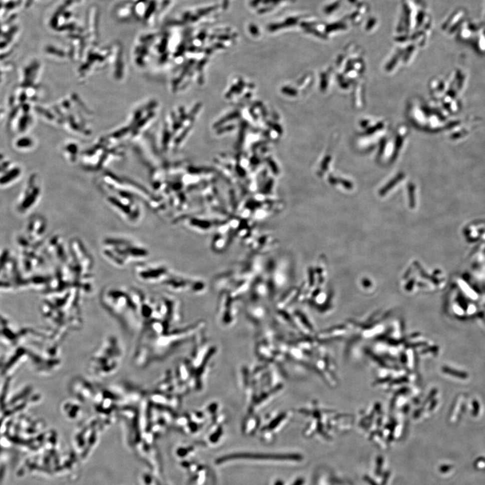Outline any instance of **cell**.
Returning <instances> with one entry per match:
<instances>
[{
    "instance_id": "6da1fadb",
    "label": "cell",
    "mask_w": 485,
    "mask_h": 485,
    "mask_svg": "<svg viewBox=\"0 0 485 485\" xmlns=\"http://www.w3.org/2000/svg\"><path fill=\"white\" fill-rule=\"evenodd\" d=\"M237 459L259 460V461H297L299 457L296 455H285V454H233L220 458L218 463H225L226 461H233Z\"/></svg>"
},
{
    "instance_id": "7a4b0ae2",
    "label": "cell",
    "mask_w": 485,
    "mask_h": 485,
    "mask_svg": "<svg viewBox=\"0 0 485 485\" xmlns=\"http://www.w3.org/2000/svg\"><path fill=\"white\" fill-rule=\"evenodd\" d=\"M444 371L448 374L451 375V376H454L458 377V378L461 379H467L468 378V375L465 374V373L458 372V371L452 370L450 368L444 369Z\"/></svg>"
},
{
    "instance_id": "3957f363",
    "label": "cell",
    "mask_w": 485,
    "mask_h": 485,
    "mask_svg": "<svg viewBox=\"0 0 485 485\" xmlns=\"http://www.w3.org/2000/svg\"><path fill=\"white\" fill-rule=\"evenodd\" d=\"M293 485H301V481H297V482L295 483Z\"/></svg>"
},
{
    "instance_id": "277c9868",
    "label": "cell",
    "mask_w": 485,
    "mask_h": 485,
    "mask_svg": "<svg viewBox=\"0 0 485 485\" xmlns=\"http://www.w3.org/2000/svg\"><path fill=\"white\" fill-rule=\"evenodd\" d=\"M276 485H283V484H282V483L281 482V483H278L277 484H276Z\"/></svg>"
}]
</instances>
